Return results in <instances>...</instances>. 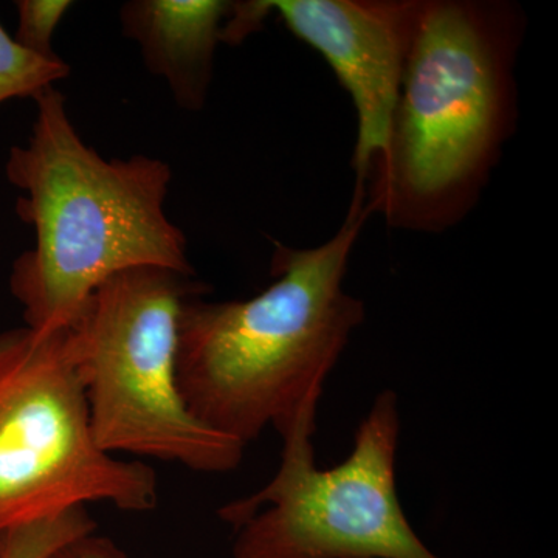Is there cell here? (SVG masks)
<instances>
[{
    "label": "cell",
    "instance_id": "5",
    "mask_svg": "<svg viewBox=\"0 0 558 558\" xmlns=\"http://www.w3.org/2000/svg\"><path fill=\"white\" fill-rule=\"evenodd\" d=\"M89 505L150 512L156 472L92 433L68 326L0 332V535Z\"/></svg>",
    "mask_w": 558,
    "mask_h": 558
},
{
    "label": "cell",
    "instance_id": "3",
    "mask_svg": "<svg viewBox=\"0 0 558 558\" xmlns=\"http://www.w3.org/2000/svg\"><path fill=\"white\" fill-rule=\"evenodd\" d=\"M28 143L13 146L7 178L22 191L16 211L35 247L11 270L25 326L65 328L102 282L137 267L194 277L189 242L165 211L170 165L135 154L109 159L87 145L54 86L35 98Z\"/></svg>",
    "mask_w": 558,
    "mask_h": 558
},
{
    "label": "cell",
    "instance_id": "13",
    "mask_svg": "<svg viewBox=\"0 0 558 558\" xmlns=\"http://www.w3.org/2000/svg\"><path fill=\"white\" fill-rule=\"evenodd\" d=\"M0 558H3V534L0 535Z\"/></svg>",
    "mask_w": 558,
    "mask_h": 558
},
{
    "label": "cell",
    "instance_id": "2",
    "mask_svg": "<svg viewBox=\"0 0 558 558\" xmlns=\"http://www.w3.org/2000/svg\"><path fill=\"white\" fill-rule=\"evenodd\" d=\"M371 216L355 182L330 240L314 248L275 242L271 282L258 295L183 304L179 385L202 424L247 449L267 428L282 436L317 413L325 381L365 322V303L344 289V277Z\"/></svg>",
    "mask_w": 558,
    "mask_h": 558
},
{
    "label": "cell",
    "instance_id": "12",
    "mask_svg": "<svg viewBox=\"0 0 558 558\" xmlns=\"http://www.w3.org/2000/svg\"><path fill=\"white\" fill-rule=\"evenodd\" d=\"M47 558H128L123 550L109 538L94 532L73 538Z\"/></svg>",
    "mask_w": 558,
    "mask_h": 558
},
{
    "label": "cell",
    "instance_id": "1",
    "mask_svg": "<svg viewBox=\"0 0 558 558\" xmlns=\"http://www.w3.org/2000/svg\"><path fill=\"white\" fill-rule=\"evenodd\" d=\"M526 25L509 0H421L387 142L355 180L371 215L436 234L478 205L517 131Z\"/></svg>",
    "mask_w": 558,
    "mask_h": 558
},
{
    "label": "cell",
    "instance_id": "6",
    "mask_svg": "<svg viewBox=\"0 0 558 558\" xmlns=\"http://www.w3.org/2000/svg\"><path fill=\"white\" fill-rule=\"evenodd\" d=\"M317 413L282 438L274 478L219 509L236 531L233 558H444L411 526L396 486L398 396L384 391L360 422L340 464H315Z\"/></svg>",
    "mask_w": 558,
    "mask_h": 558
},
{
    "label": "cell",
    "instance_id": "8",
    "mask_svg": "<svg viewBox=\"0 0 558 558\" xmlns=\"http://www.w3.org/2000/svg\"><path fill=\"white\" fill-rule=\"evenodd\" d=\"M230 11L229 0H131L120 20L149 72L167 81L179 108L194 112L207 102Z\"/></svg>",
    "mask_w": 558,
    "mask_h": 558
},
{
    "label": "cell",
    "instance_id": "7",
    "mask_svg": "<svg viewBox=\"0 0 558 558\" xmlns=\"http://www.w3.org/2000/svg\"><path fill=\"white\" fill-rule=\"evenodd\" d=\"M288 31L322 54L357 119L355 180L384 150L421 0H266Z\"/></svg>",
    "mask_w": 558,
    "mask_h": 558
},
{
    "label": "cell",
    "instance_id": "9",
    "mask_svg": "<svg viewBox=\"0 0 558 558\" xmlns=\"http://www.w3.org/2000/svg\"><path fill=\"white\" fill-rule=\"evenodd\" d=\"M68 62L47 60L24 49L0 25V105L13 98H35L39 92L68 78Z\"/></svg>",
    "mask_w": 558,
    "mask_h": 558
},
{
    "label": "cell",
    "instance_id": "4",
    "mask_svg": "<svg viewBox=\"0 0 558 558\" xmlns=\"http://www.w3.org/2000/svg\"><path fill=\"white\" fill-rule=\"evenodd\" d=\"M204 290L194 277L137 267L102 282L68 326L92 433L106 453L199 473L240 468L245 447L202 424L180 391V315Z\"/></svg>",
    "mask_w": 558,
    "mask_h": 558
},
{
    "label": "cell",
    "instance_id": "10",
    "mask_svg": "<svg viewBox=\"0 0 558 558\" xmlns=\"http://www.w3.org/2000/svg\"><path fill=\"white\" fill-rule=\"evenodd\" d=\"M94 531L87 509L72 510L3 534V558H47L65 543Z\"/></svg>",
    "mask_w": 558,
    "mask_h": 558
},
{
    "label": "cell",
    "instance_id": "11",
    "mask_svg": "<svg viewBox=\"0 0 558 558\" xmlns=\"http://www.w3.org/2000/svg\"><path fill=\"white\" fill-rule=\"evenodd\" d=\"M70 0H17V32L14 39L32 53L58 60L53 50V36L58 25L72 9Z\"/></svg>",
    "mask_w": 558,
    "mask_h": 558
}]
</instances>
